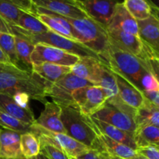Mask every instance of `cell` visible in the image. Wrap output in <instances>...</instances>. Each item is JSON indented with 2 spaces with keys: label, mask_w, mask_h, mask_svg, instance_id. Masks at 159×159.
<instances>
[{
  "label": "cell",
  "mask_w": 159,
  "mask_h": 159,
  "mask_svg": "<svg viewBox=\"0 0 159 159\" xmlns=\"http://www.w3.org/2000/svg\"><path fill=\"white\" fill-rule=\"evenodd\" d=\"M51 85L34 71L21 69L11 63H0V93L10 96L24 93L30 99L44 103Z\"/></svg>",
  "instance_id": "6da1fadb"
},
{
  "label": "cell",
  "mask_w": 159,
  "mask_h": 159,
  "mask_svg": "<svg viewBox=\"0 0 159 159\" xmlns=\"http://www.w3.org/2000/svg\"><path fill=\"white\" fill-rule=\"evenodd\" d=\"M99 58L113 72L120 75L142 92L141 82L144 76L150 73L142 60L133 54L117 49L110 43L107 52Z\"/></svg>",
  "instance_id": "7a4b0ae2"
},
{
  "label": "cell",
  "mask_w": 159,
  "mask_h": 159,
  "mask_svg": "<svg viewBox=\"0 0 159 159\" xmlns=\"http://www.w3.org/2000/svg\"><path fill=\"white\" fill-rule=\"evenodd\" d=\"M61 120L66 134L91 149L102 150L99 132L90 116L80 113L75 107H61Z\"/></svg>",
  "instance_id": "3957f363"
},
{
  "label": "cell",
  "mask_w": 159,
  "mask_h": 159,
  "mask_svg": "<svg viewBox=\"0 0 159 159\" xmlns=\"http://www.w3.org/2000/svg\"><path fill=\"white\" fill-rule=\"evenodd\" d=\"M10 26L12 35L18 36L34 43V45L37 43H43V44L59 48L68 53L75 54L80 57H88L100 60L98 54L92 51L90 48L84 45L83 43L59 35L51 30L40 33V34H33V33L24 30L17 26Z\"/></svg>",
  "instance_id": "277c9868"
},
{
  "label": "cell",
  "mask_w": 159,
  "mask_h": 159,
  "mask_svg": "<svg viewBox=\"0 0 159 159\" xmlns=\"http://www.w3.org/2000/svg\"><path fill=\"white\" fill-rule=\"evenodd\" d=\"M65 18L75 30L77 41L88 47L98 54L99 57L107 52L110 42L107 29L102 25L90 17L80 19Z\"/></svg>",
  "instance_id": "5b68a950"
},
{
  "label": "cell",
  "mask_w": 159,
  "mask_h": 159,
  "mask_svg": "<svg viewBox=\"0 0 159 159\" xmlns=\"http://www.w3.org/2000/svg\"><path fill=\"white\" fill-rule=\"evenodd\" d=\"M91 85H94L70 72L57 82L51 83L47 95L59 107H77L72 99L73 92L77 89Z\"/></svg>",
  "instance_id": "8992f818"
},
{
  "label": "cell",
  "mask_w": 159,
  "mask_h": 159,
  "mask_svg": "<svg viewBox=\"0 0 159 159\" xmlns=\"http://www.w3.org/2000/svg\"><path fill=\"white\" fill-rule=\"evenodd\" d=\"M72 99L81 113L91 116L104 105L107 97L102 89L91 85L75 90L72 93Z\"/></svg>",
  "instance_id": "52a82bcc"
},
{
  "label": "cell",
  "mask_w": 159,
  "mask_h": 159,
  "mask_svg": "<svg viewBox=\"0 0 159 159\" xmlns=\"http://www.w3.org/2000/svg\"><path fill=\"white\" fill-rule=\"evenodd\" d=\"M79 58L75 54L43 43L35 44L30 57L33 65L47 62L68 67L75 65Z\"/></svg>",
  "instance_id": "ba28073f"
},
{
  "label": "cell",
  "mask_w": 159,
  "mask_h": 159,
  "mask_svg": "<svg viewBox=\"0 0 159 159\" xmlns=\"http://www.w3.org/2000/svg\"><path fill=\"white\" fill-rule=\"evenodd\" d=\"M30 128L33 134H42L49 142L61 149L69 158H79L90 149L66 134L49 131L34 124H31Z\"/></svg>",
  "instance_id": "9c48e42d"
},
{
  "label": "cell",
  "mask_w": 159,
  "mask_h": 159,
  "mask_svg": "<svg viewBox=\"0 0 159 159\" xmlns=\"http://www.w3.org/2000/svg\"><path fill=\"white\" fill-rule=\"evenodd\" d=\"M91 116L126 131L134 133L136 130V124L134 120V116L107 101Z\"/></svg>",
  "instance_id": "30bf717a"
},
{
  "label": "cell",
  "mask_w": 159,
  "mask_h": 159,
  "mask_svg": "<svg viewBox=\"0 0 159 159\" xmlns=\"http://www.w3.org/2000/svg\"><path fill=\"white\" fill-rule=\"evenodd\" d=\"M86 15L107 27L116 4L122 0H76Z\"/></svg>",
  "instance_id": "8fae6325"
},
{
  "label": "cell",
  "mask_w": 159,
  "mask_h": 159,
  "mask_svg": "<svg viewBox=\"0 0 159 159\" xmlns=\"http://www.w3.org/2000/svg\"><path fill=\"white\" fill-rule=\"evenodd\" d=\"M37 7L65 17L80 19L89 17L76 0H31Z\"/></svg>",
  "instance_id": "7c38bea8"
},
{
  "label": "cell",
  "mask_w": 159,
  "mask_h": 159,
  "mask_svg": "<svg viewBox=\"0 0 159 159\" xmlns=\"http://www.w3.org/2000/svg\"><path fill=\"white\" fill-rule=\"evenodd\" d=\"M109 42L112 46L120 51H125L139 58L144 50V42L138 36L119 30H107Z\"/></svg>",
  "instance_id": "4fadbf2b"
},
{
  "label": "cell",
  "mask_w": 159,
  "mask_h": 159,
  "mask_svg": "<svg viewBox=\"0 0 159 159\" xmlns=\"http://www.w3.org/2000/svg\"><path fill=\"white\" fill-rule=\"evenodd\" d=\"M22 12L35 15L31 0H0V17L9 26H16Z\"/></svg>",
  "instance_id": "5bb4252c"
},
{
  "label": "cell",
  "mask_w": 159,
  "mask_h": 159,
  "mask_svg": "<svg viewBox=\"0 0 159 159\" xmlns=\"http://www.w3.org/2000/svg\"><path fill=\"white\" fill-rule=\"evenodd\" d=\"M43 104V110L38 118L35 119L34 124L49 131L66 134L61 120V107L53 101L49 102L47 100Z\"/></svg>",
  "instance_id": "9a60e30c"
},
{
  "label": "cell",
  "mask_w": 159,
  "mask_h": 159,
  "mask_svg": "<svg viewBox=\"0 0 159 159\" xmlns=\"http://www.w3.org/2000/svg\"><path fill=\"white\" fill-rule=\"evenodd\" d=\"M107 30H119L138 37L137 20L129 13L122 2L116 4Z\"/></svg>",
  "instance_id": "2e32d148"
},
{
  "label": "cell",
  "mask_w": 159,
  "mask_h": 159,
  "mask_svg": "<svg viewBox=\"0 0 159 159\" xmlns=\"http://www.w3.org/2000/svg\"><path fill=\"white\" fill-rule=\"evenodd\" d=\"M0 156L9 159H23L20 149V134L0 128Z\"/></svg>",
  "instance_id": "e0dca14e"
},
{
  "label": "cell",
  "mask_w": 159,
  "mask_h": 159,
  "mask_svg": "<svg viewBox=\"0 0 159 159\" xmlns=\"http://www.w3.org/2000/svg\"><path fill=\"white\" fill-rule=\"evenodd\" d=\"M138 37L144 43L158 52L159 20L158 17L151 15L148 18L137 20Z\"/></svg>",
  "instance_id": "ac0fdd59"
},
{
  "label": "cell",
  "mask_w": 159,
  "mask_h": 159,
  "mask_svg": "<svg viewBox=\"0 0 159 159\" xmlns=\"http://www.w3.org/2000/svg\"><path fill=\"white\" fill-rule=\"evenodd\" d=\"M114 74V77L116 81V85L118 89V96L127 105L130 106L132 108L138 110L142 106L144 102V95L142 92L134 86L131 83L121 77L119 75Z\"/></svg>",
  "instance_id": "d6986e66"
},
{
  "label": "cell",
  "mask_w": 159,
  "mask_h": 159,
  "mask_svg": "<svg viewBox=\"0 0 159 159\" xmlns=\"http://www.w3.org/2000/svg\"><path fill=\"white\" fill-rule=\"evenodd\" d=\"M0 110L26 124L31 125L35 121L34 113L30 108L21 107L12 96L3 93H0Z\"/></svg>",
  "instance_id": "ffe728a7"
},
{
  "label": "cell",
  "mask_w": 159,
  "mask_h": 159,
  "mask_svg": "<svg viewBox=\"0 0 159 159\" xmlns=\"http://www.w3.org/2000/svg\"><path fill=\"white\" fill-rule=\"evenodd\" d=\"M90 118L99 134L106 135L116 142L125 144V145L136 150L137 146L134 142V133L123 130L111 125V124H107V123L102 122L99 120L95 119L92 116H90Z\"/></svg>",
  "instance_id": "44dd1931"
},
{
  "label": "cell",
  "mask_w": 159,
  "mask_h": 159,
  "mask_svg": "<svg viewBox=\"0 0 159 159\" xmlns=\"http://www.w3.org/2000/svg\"><path fill=\"white\" fill-rule=\"evenodd\" d=\"M101 62L93 57H80L79 61L71 67V73L96 85Z\"/></svg>",
  "instance_id": "7402d4cb"
},
{
  "label": "cell",
  "mask_w": 159,
  "mask_h": 159,
  "mask_svg": "<svg viewBox=\"0 0 159 159\" xmlns=\"http://www.w3.org/2000/svg\"><path fill=\"white\" fill-rule=\"evenodd\" d=\"M32 71L48 82L54 83L71 72V67L44 62L33 65Z\"/></svg>",
  "instance_id": "603a6c76"
},
{
  "label": "cell",
  "mask_w": 159,
  "mask_h": 159,
  "mask_svg": "<svg viewBox=\"0 0 159 159\" xmlns=\"http://www.w3.org/2000/svg\"><path fill=\"white\" fill-rule=\"evenodd\" d=\"M134 122L136 124V129L147 125L158 127L159 108L145 99L142 106L136 110Z\"/></svg>",
  "instance_id": "cb8c5ba5"
},
{
  "label": "cell",
  "mask_w": 159,
  "mask_h": 159,
  "mask_svg": "<svg viewBox=\"0 0 159 159\" xmlns=\"http://www.w3.org/2000/svg\"><path fill=\"white\" fill-rule=\"evenodd\" d=\"M99 139L102 150L111 156L121 159H132L137 155L134 149L116 142L106 135L99 134Z\"/></svg>",
  "instance_id": "d4e9b609"
},
{
  "label": "cell",
  "mask_w": 159,
  "mask_h": 159,
  "mask_svg": "<svg viewBox=\"0 0 159 159\" xmlns=\"http://www.w3.org/2000/svg\"><path fill=\"white\" fill-rule=\"evenodd\" d=\"M96 85L103 89L107 95V99L118 95L117 85L114 74L103 62H101Z\"/></svg>",
  "instance_id": "484cf974"
},
{
  "label": "cell",
  "mask_w": 159,
  "mask_h": 159,
  "mask_svg": "<svg viewBox=\"0 0 159 159\" xmlns=\"http://www.w3.org/2000/svg\"><path fill=\"white\" fill-rule=\"evenodd\" d=\"M134 140L137 148L148 145H159V129L152 125L139 127L134 132Z\"/></svg>",
  "instance_id": "4316f807"
},
{
  "label": "cell",
  "mask_w": 159,
  "mask_h": 159,
  "mask_svg": "<svg viewBox=\"0 0 159 159\" xmlns=\"http://www.w3.org/2000/svg\"><path fill=\"white\" fill-rule=\"evenodd\" d=\"M16 26L33 34H40L50 30L49 28L37 18V16L25 12H21Z\"/></svg>",
  "instance_id": "83f0119b"
},
{
  "label": "cell",
  "mask_w": 159,
  "mask_h": 159,
  "mask_svg": "<svg viewBox=\"0 0 159 159\" xmlns=\"http://www.w3.org/2000/svg\"><path fill=\"white\" fill-rule=\"evenodd\" d=\"M20 149L23 159H30L40 154V143L32 132L20 134Z\"/></svg>",
  "instance_id": "f1b7e54d"
},
{
  "label": "cell",
  "mask_w": 159,
  "mask_h": 159,
  "mask_svg": "<svg viewBox=\"0 0 159 159\" xmlns=\"http://www.w3.org/2000/svg\"><path fill=\"white\" fill-rule=\"evenodd\" d=\"M124 7L136 20H142L152 15V7L147 0H124Z\"/></svg>",
  "instance_id": "f546056e"
},
{
  "label": "cell",
  "mask_w": 159,
  "mask_h": 159,
  "mask_svg": "<svg viewBox=\"0 0 159 159\" xmlns=\"http://www.w3.org/2000/svg\"><path fill=\"white\" fill-rule=\"evenodd\" d=\"M15 46L17 55L23 66L26 67V70L32 71L33 64L31 62V54L34 49L35 45L18 36H14Z\"/></svg>",
  "instance_id": "4dcf8cb0"
},
{
  "label": "cell",
  "mask_w": 159,
  "mask_h": 159,
  "mask_svg": "<svg viewBox=\"0 0 159 159\" xmlns=\"http://www.w3.org/2000/svg\"><path fill=\"white\" fill-rule=\"evenodd\" d=\"M0 48L2 50L3 52L6 55L9 57L11 64L23 69L22 67L23 65L20 62L17 55L16 49L15 46V40H14V35L10 34H5L1 33L0 34ZM25 70V69H24Z\"/></svg>",
  "instance_id": "1f68e13d"
},
{
  "label": "cell",
  "mask_w": 159,
  "mask_h": 159,
  "mask_svg": "<svg viewBox=\"0 0 159 159\" xmlns=\"http://www.w3.org/2000/svg\"><path fill=\"white\" fill-rule=\"evenodd\" d=\"M40 143V153L48 159H69V157L57 146L51 144L42 134H35Z\"/></svg>",
  "instance_id": "d6a6232c"
},
{
  "label": "cell",
  "mask_w": 159,
  "mask_h": 159,
  "mask_svg": "<svg viewBox=\"0 0 159 159\" xmlns=\"http://www.w3.org/2000/svg\"><path fill=\"white\" fill-rule=\"evenodd\" d=\"M0 126L2 128L13 130L20 134L26 132H31L30 125L22 123L21 121L12 117L1 110H0Z\"/></svg>",
  "instance_id": "836d02e7"
},
{
  "label": "cell",
  "mask_w": 159,
  "mask_h": 159,
  "mask_svg": "<svg viewBox=\"0 0 159 159\" xmlns=\"http://www.w3.org/2000/svg\"><path fill=\"white\" fill-rule=\"evenodd\" d=\"M137 154L145 157L148 159H159L158 146L148 145L144 147L137 148Z\"/></svg>",
  "instance_id": "e575fe53"
},
{
  "label": "cell",
  "mask_w": 159,
  "mask_h": 159,
  "mask_svg": "<svg viewBox=\"0 0 159 159\" xmlns=\"http://www.w3.org/2000/svg\"><path fill=\"white\" fill-rule=\"evenodd\" d=\"M141 85L142 92L144 90H159L158 79L151 73H148L143 79Z\"/></svg>",
  "instance_id": "d590c367"
},
{
  "label": "cell",
  "mask_w": 159,
  "mask_h": 159,
  "mask_svg": "<svg viewBox=\"0 0 159 159\" xmlns=\"http://www.w3.org/2000/svg\"><path fill=\"white\" fill-rule=\"evenodd\" d=\"M79 159H112L111 155L103 150L89 149L84 155L80 156Z\"/></svg>",
  "instance_id": "8d00e7d4"
},
{
  "label": "cell",
  "mask_w": 159,
  "mask_h": 159,
  "mask_svg": "<svg viewBox=\"0 0 159 159\" xmlns=\"http://www.w3.org/2000/svg\"><path fill=\"white\" fill-rule=\"evenodd\" d=\"M144 98L155 107H159V90H144L142 92Z\"/></svg>",
  "instance_id": "74e56055"
},
{
  "label": "cell",
  "mask_w": 159,
  "mask_h": 159,
  "mask_svg": "<svg viewBox=\"0 0 159 159\" xmlns=\"http://www.w3.org/2000/svg\"><path fill=\"white\" fill-rule=\"evenodd\" d=\"M0 33L12 34V31H11L9 25H8L1 17H0Z\"/></svg>",
  "instance_id": "f35d334b"
},
{
  "label": "cell",
  "mask_w": 159,
  "mask_h": 159,
  "mask_svg": "<svg viewBox=\"0 0 159 159\" xmlns=\"http://www.w3.org/2000/svg\"><path fill=\"white\" fill-rule=\"evenodd\" d=\"M0 63H11L9 57L3 52L1 48H0Z\"/></svg>",
  "instance_id": "ab89813d"
},
{
  "label": "cell",
  "mask_w": 159,
  "mask_h": 159,
  "mask_svg": "<svg viewBox=\"0 0 159 159\" xmlns=\"http://www.w3.org/2000/svg\"><path fill=\"white\" fill-rule=\"evenodd\" d=\"M30 159H48V158H47V157H45L43 155H42L41 153H40L38 155H37L36 157H34V158H32Z\"/></svg>",
  "instance_id": "60d3db41"
},
{
  "label": "cell",
  "mask_w": 159,
  "mask_h": 159,
  "mask_svg": "<svg viewBox=\"0 0 159 159\" xmlns=\"http://www.w3.org/2000/svg\"><path fill=\"white\" fill-rule=\"evenodd\" d=\"M132 159H148V158H146L145 157L142 156V155H138V154H137V155H135V156L134 157V158H132Z\"/></svg>",
  "instance_id": "b9f144b4"
},
{
  "label": "cell",
  "mask_w": 159,
  "mask_h": 159,
  "mask_svg": "<svg viewBox=\"0 0 159 159\" xmlns=\"http://www.w3.org/2000/svg\"><path fill=\"white\" fill-rule=\"evenodd\" d=\"M69 159H79V158H74V157H70Z\"/></svg>",
  "instance_id": "7bdbcfd3"
},
{
  "label": "cell",
  "mask_w": 159,
  "mask_h": 159,
  "mask_svg": "<svg viewBox=\"0 0 159 159\" xmlns=\"http://www.w3.org/2000/svg\"><path fill=\"white\" fill-rule=\"evenodd\" d=\"M0 159H9V158H3V157L0 156Z\"/></svg>",
  "instance_id": "ee69618b"
},
{
  "label": "cell",
  "mask_w": 159,
  "mask_h": 159,
  "mask_svg": "<svg viewBox=\"0 0 159 159\" xmlns=\"http://www.w3.org/2000/svg\"><path fill=\"white\" fill-rule=\"evenodd\" d=\"M115 159H121V158H116V157H114Z\"/></svg>",
  "instance_id": "f6af8a7d"
},
{
  "label": "cell",
  "mask_w": 159,
  "mask_h": 159,
  "mask_svg": "<svg viewBox=\"0 0 159 159\" xmlns=\"http://www.w3.org/2000/svg\"><path fill=\"white\" fill-rule=\"evenodd\" d=\"M112 159H115V158H114V157H113V156H112Z\"/></svg>",
  "instance_id": "bcb514c9"
},
{
  "label": "cell",
  "mask_w": 159,
  "mask_h": 159,
  "mask_svg": "<svg viewBox=\"0 0 159 159\" xmlns=\"http://www.w3.org/2000/svg\"><path fill=\"white\" fill-rule=\"evenodd\" d=\"M0 34H1V33H0Z\"/></svg>",
  "instance_id": "7dc6e473"
},
{
  "label": "cell",
  "mask_w": 159,
  "mask_h": 159,
  "mask_svg": "<svg viewBox=\"0 0 159 159\" xmlns=\"http://www.w3.org/2000/svg\"><path fill=\"white\" fill-rule=\"evenodd\" d=\"M123 1H124V0H123Z\"/></svg>",
  "instance_id": "c3c4849f"
}]
</instances>
